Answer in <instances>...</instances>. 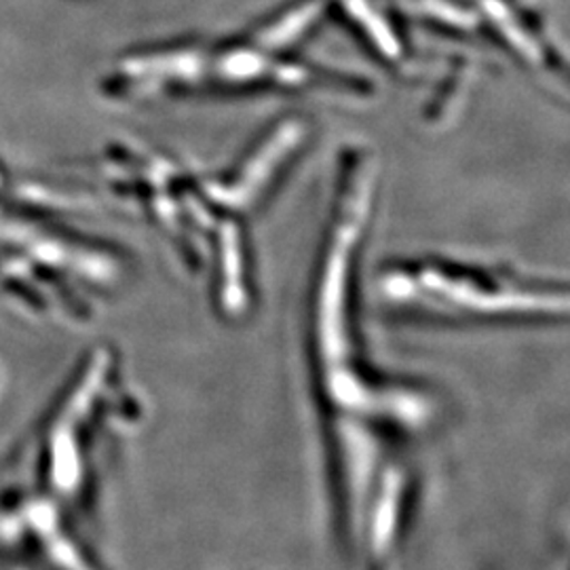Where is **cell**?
Instances as JSON below:
<instances>
[{
	"label": "cell",
	"instance_id": "6da1fadb",
	"mask_svg": "<svg viewBox=\"0 0 570 570\" xmlns=\"http://www.w3.org/2000/svg\"><path fill=\"white\" fill-rule=\"evenodd\" d=\"M320 4L306 2L271 21L247 41L223 47H176L122 61L112 75L117 98H157L190 91H271L317 85V75L287 49L303 37Z\"/></svg>",
	"mask_w": 570,
	"mask_h": 570
},
{
	"label": "cell",
	"instance_id": "7a4b0ae2",
	"mask_svg": "<svg viewBox=\"0 0 570 570\" xmlns=\"http://www.w3.org/2000/svg\"><path fill=\"white\" fill-rule=\"evenodd\" d=\"M383 296L404 308L454 320L553 317L567 313V294L551 285L454 263H416L381 279Z\"/></svg>",
	"mask_w": 570,
	"mask_h": 570
},
{
	"label": "cell",
	"instance_id": "3957f363",
	"mask_svg": "<svg viewBox=\"0 0 570 570\" xmlns=\"http://www.w3.org/2000/svg\"><path fill=\"white\" fill-rule=\"evenodd\" d=\"M416 478L400 459H391L367 501L351 556L362 570H397L404 546Z\"/></svg>",
	"mask_w": 570,
	"mask_h": 570
}]
</instances>
